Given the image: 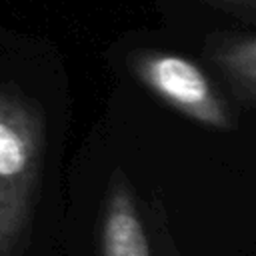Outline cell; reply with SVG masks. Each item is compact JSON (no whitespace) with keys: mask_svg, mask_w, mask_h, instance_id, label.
Listing matches in <instances>:
<instances>
[{"mask_svg":"<svg viewBox=\"0 0 256 256\" xmlns=\"http://www.w3.org/2000/svg\"><path fill=\"white\" fill-rule=\"evenodd\" d=\"M46 122L36 100L0 88V256L26 244L40 190Z\"/></svg>","mask_w":256,"mask_h":256,"instance_id":"6da1fadb","label":"cell"},{"mask_svg":"<svg viewBox=\"0 0 256 256\" xmlns=\"http://www.w3.org/2000/svg\"><path fill=\"white\" fill-rule=\"evenodd\" d=\"M132 76L160 102L186 118L220 132L236 130L238 122L212 78L184 54L140 48L128 54Z\"/></svg>","mask_w":256,"mask_h":256,"instance_id":"7a4b0ae2","label":"cell"},{"mask_svg":"<svg viewBox=\"0 0 256 256\" xmlns=\"http://www.w3.org/2000/svg\"><path fill=\"white\" fill-rule=\"evenodd\" d=\"M98 248L100 256H154L136 196L122 172H114L104 196Z\"/></svg>","mask_w":256,"mask_h":256,"instance_id":"3957f363","label":"cell"},{"mask_svg":"<svg viewBox=\"0 0 256 256\" xmlns=\"http://www.w3.org/2000/svg\"><path fill=\"white\" fill-rule=\"evenodd\" d=\"M204 52L234 94L256 106V34H216Z\"/></svg>","mask_w":256,"mask_h":256,"instance_id":"277c9868","label":"cell"},{"mask_svg":"<svg viewBox=\"0 0 256 256\" xmlns=\"http://www.w3.org/2000/svg\"><path fill=\"white\" fill-rule=\"evenodd\" d=\"M210 2H214L218 6H240L242 4V0H210Z\"/></svg>","mask_w":256,"mask_h":256,"instance_id":"5b68a950","label":"cell"},{"mask_svg":"<svg viewBox=\"0 0 256 256\" xmlns=\"http://www.w3.org/2000/svg\"><path fill=\"white\" fill-rule=\"evenodd\" d=\"M242 4H250V6L256 8V0H242Z\"/></svg>","mask_w":256,"mask_h":256,"instance_id":"8992f818","label":"cell"}]
</instances>
